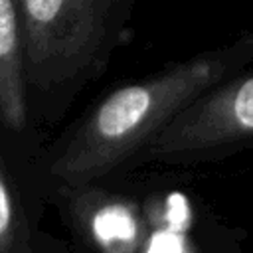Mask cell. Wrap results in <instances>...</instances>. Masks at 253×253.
Segmentation results:
<instances>
[{"mask_svg":"<svg viewBox=\"0 0 253 253\" xmlns=\"http://www.w3.org/2000/svg\"><path fill=\"white\" fill-rule=\"evenodd\" d=\"M40 210L0 148V253L38 251Z\"/></svg>","mask_w":253,"mask_h":253,"instance_id":"cell-4","label":"cell"},{"mask_svg":"<svg viewBox=\"0 0 253 253\" xmlns=\"http://www.w3.org/2000/svg\"><path fill=\"white\" fill-rule=\"evenodd\" d=\"M134 0H20L28 111L55 125L126 40Z\"/></svg>","mask_w":253,"mask_h":253,"instance_id":"cell-1","label":"cell"},{"mask_svg":"<svg viewBox=\"0 0 253 253\" xmlns=\"http://www.w3.org/2000/svg\"><path fill=\"white\" fill-rule=\"evenodd\" d=\"M233 117L235 121L245 126V128H253V77L247 79L235 93L233 97Z\"/></svg>","mask_w":253,"mask_h":253,"instance_id":"cell-5","label":"cell"},{"mask_svg":"<svg viewBox=\"0 0 253 253\" xmlns=\"http://www.w3.org/2000/svg\"><path fill=\"white\" fill-rule=\"evenodd\" d=\"M43 146L28 111L20 0H0V148L40 208L36 170Z\"/></svg>","mask_w":253,"mask_h":253,"instance_id":"cell-3","label":"cell"},{"mask_svg":"<svg viewBox=\"0 0 253 253\" xmlns=\"http://www.w3.org/2000/svg\"><path fill=\"white\" fill-rule=\"evenodd\" d=\"M38 245H40V243H38ZM36 253H40V251H36Z\"/></svg>","mask_w":253,"mask_h":253,"instance_id":"cell-7","label":"cell"},{"mask_svg":"<svg viewBox=\"0 0 253 253\" xmlns=\"http://www.w3.org/2000/svg\"><path fill=\"white\" fill-rule=\"evenodd\" d=\"M38 251H40V253H67V251H61L59 243H55L49 235H43V233H42V237H40Z\"/></svg>","mask_w":253,"mask_h":253,"instance_id":"cell-6","label":"cell"},{"mask_svg":"<svg viewBox=\"0 0 253 253\" xmlns=\"http://www.w3.org/2000/svg\"><path fill=\"white\" fill-rule=\"evenodd\" d=\"M67 227L71 249L67 253H142L146 223L134 196L105 182L59 186L47 192Z\"/></svg>","mask_w":253,"mask_h":253,"instance_id":"cell-2","label":"cell"}]
</instances>
